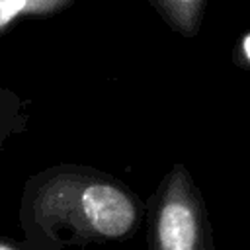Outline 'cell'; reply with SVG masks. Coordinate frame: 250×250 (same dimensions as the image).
Segmentation results:
<instances>
[{
	"label": "cell",
	"mask_w": 250,
	"mask_h": 250,
	"mask_svg": "<svg viewBox=\"0 0 250 250\" xmlns=\"http://www.w3.org/2000/svg\"><path fill=\"white\" fill-rule=\"evenodd\" d=\"M143 213V201L115 176L88 164H55L27 178L18 219L25 240L64 250L127 240Z\"/></svg>",
	"instance_id": "1"
},
{
	"label": "cell",
	"mask_w": 250,
	"mask_h": 250,
	"mask_svg": "<svg viewBox=\"0 0 250 250\" xmlns=\"http://www.w3.org/2000/svg\"><path fill=\"white\" fill-rule=\"evenodd\" d=\"M76 0H0V37L21 18H47L68 10Z\"/></svg>",
	"instance_id": "3"
},
{
	"label": "cell",
	"mask_w": 250,
	"mask_h": 250,
	"mask_svg": "<svg viewBox=\"0 0 250 250\" xmlns=\"http://www.w3.org/2000/svg\"><path fill=\"white\" fill-rule=\"evenodd\" d=\"M188 174L174 168L148 207V250H201V217Z\"/></svg>",
	"instance_id": "2"
},
{
	"label": "cell",
	"mask_w": 250,
	"mask_h": 250,
	"mask_svg": "<svg viewBox=\"0 0 250 250\" xmlns=\"http://www.w3.org/2000/svg\"><path fill=\"white\" fill-rule=\"evenodd\" d=\"M148 2L162 14V18L170 25L188 33L195 25L193 21L201 0H148Z\"/></svg>",
	"instance_id": "5"
},
{
	"label": "cell",
	"mask_w": 250,
	"mask_h": 250,
	"mask_svg": "<svg viewBox=\"0 0 250 250\" xmlns=\"http://www.w3.org/2000/svg\"><path fill=\"white\" fill-rule=\"evenodd\" d=\"M0 250H47V248H41L29 240H16V238H10V236H0Z\"/></svg>",
	"instance_id": "6"
},
{
	"label": "cell",
	"mask_w": 250,
	"mask_h": 250,
	"mask_svg": "<svg viewBox=\"0 0 250 250\" xmlns=\"http://www.w3.org/2000/svg\"><path fill=\"white\" fill-rule=\"evenodd\" d=\"M242 47H244V53H246V57L250 59V35L244 39V43H242Z\"/></svg>",
	"instance_id": "7"
},
{
	"label": "cell",
	"mask_w": 250,
	"mask_h": 250,
	"mask_svg": "<svg viewBox=\"0 0 250 250\" xmlns=\"http://www.w3.org/2000/svg\"><path fill=\"white\" fill-rule=\"evenodd\" d=\"M27 125H29L27 102L20 98L14 90L6 88L0 80V148L10 137L25 133Z\"/></svg>",
	"instance_id": "4"
}]
</instances>
